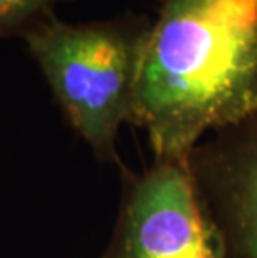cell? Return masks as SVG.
Listing matches in <instances>:
<instances>
[{
  "label": "cell",
  "instance_id": "5",
  "mask_svg": "<svg viewBox=\"0 0 257 258\" xmlns=\"http://www.w3.org/2000/svg\"><path fill=\"white\" fill-rule=\"evenodd\" d=\"M65 0H0V38L30 30Z\"/></svg>",
  "mask_w": 257,
  "mask_h": 258
},
{
  "label": "cell",
  "instance_id": "2",
  "mask_svg": "<svg viewBox=\"0 0 257 258\" xmlns=\"http://www.w3.org/2000/svg\"><path fill=\"white\" fill-rule=\"evenodd\" d=\"M149 27L134 20L72 25L50 14L24 34L70 127L104 162L119 163Z\"/></svg>",
  "mask_w": 257,
  "mask_h": 258
},
{
  "label": "cell",
  "instance_id": "4",
  "mask_svg": "<svg viewBox=\"0 0 257 258\" xmlns=\"http://www.w3.org/2000/svg\"><path fill=\"white\" fill-rule=\"evenodd\" d=\"M226 150L209 153L226 258H257V123Z\"/></svg>",
  "mask_w": 257,
  "mask_h": 258
},
{
  "label": "cell",
  "instance_id": "1",
  "mask_svg": "<svg viewBox=\"0 0 257 258\" xmlns=\"http://www.w3.org/2000/svg\"><path fill=\"white\" fill-rule=\"evenodd\" d=\"M257 113V0H164L147 32L130 122L157 160Z\"/></svg>",
  "mask_w": 257,
  "mask_h": 258
},
{
  "label": "cell",
  "instance_id": "3",
  "mask_svg": "<svg viewBox=\"0 0 257 258\" xmlns=\"http://www.w3.org/2000/svg\"><path fill=\"white\" fill-rule=\"evenodd\" d=\"M189 160H157L127 180L104 258H226Z\"/></svg>",
  "mask_w": 257,
  "mask_h": 258
}]
</instances>
